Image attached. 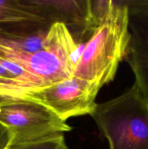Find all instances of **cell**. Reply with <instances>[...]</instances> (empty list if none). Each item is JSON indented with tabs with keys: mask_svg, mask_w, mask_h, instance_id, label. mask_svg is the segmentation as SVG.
I'll return each mask as SVG.
<instances>
[{
	"mask_svg": "<svg viewBox=\"0 0 148 149\" xmlns=\"http://www.w3.org/2000/svg\"><path fill=\"white\" fill-rule=\"evenodd\" d=\"M98 24L84 45L73 76L100 87L115 77L126 58L130 42L129 7L126 1H93Z\"/></svg>",
	"mask_w": 148,
	"mask_h": 149,
	"instance_id": "6da1fadb",
	"label": "cell"
},
{
	"mask_svg": "<svg viewBox=\"0 0 148 149\" xmlns=\"http://www.w3.org/2000/svg\"><path fill=\"white\" fill-rule=\"evenodd\" d=\"M90 116L109 149H148V100L136 84L115 98L97 103Z\"/></svg>",
	"mask_w": 148,
	"mask_h": 149,
	"instance_id": "7a4b0ae2",
	"label": "cell"
},
{
	"mask_svg": "<svg viewBox=\"0 0 148 149\" xmlns=\"http://www.w3.org/2000/svg\"><path fill=\"white\" fill-rule=\"evenodd\" d=\"M85 43H77L65 25L54 23L44 49L33 53L1 52L2 58L17 64L44 87L73 76Z\"/></svg>",
	"mask_w": 148,
	"mask_h": 149,
	"instance_id": "3957f363",
	"label": "cell"
},
{
	"mask_svg": "<svg viewBox=\"0 0 148 149\" xmlns=\"http://www.w3.org/2000/svg\"><path fill=\"white\" fill-rule=\"evenodd\" d=\"M0 123L10 130L11 143L34 141L72 130L46 106L28 98L0 102Z\"/></svg>",
	"mask_w": 148,
	"mask_h": 149,
	"instance_id": "277c9868",
	"label": "cell"
},
{
	"mask_svg": "<svg viewBox=\"0 0 148 149\" xmlns=\"http://www.w3.org/2000/svg\"><path fill=\"white\" fill-rule=\"evenodd\" d=\"M100 89L96 83L73 76L28 90L24 98L44 105L66 122L70 118L91 115L97 106L95 100Z\"/></svg>",
	"mask_w": 148,
	"mask_h": 149,
	"instance_id": "5b68a950",
	"label": "cell"
},
{
	"mask_svg": "<svg viewBox=\"0 0 148 149\" xmlns=\"http://www.w3.org/2000/svg\"><path fill=\"white\" fill-rule=\"evenodd\" d=\"M38 14L51 25H65L77 43H86L98 24L93 1L29 0Z\"/></svg>",
	"mask_w": 148,
	"mask_h": 149,
	"instance_id": "8992f818",
	"label": "cell"
},
{
	"mask_svg": "<svg viewBox=\"0 0 148 149\" xmlns=\"http://www.w3.org/2000/svg\"><path fill=\"white\" fill-rule=\"evenodd\" d=\"M130 42L126 60L136 87L148 100V0L126 1Z\"/></svg>",
	"mask_w": 148,
	"mask_h": 149,
	"instance_id": "52a82bcc",
	"label": "cell"
},
{
	"mask_svg": "<svg viewBox=\"0 0 148 149\" xmlns=\"http://www.w3.org/2000/svg\"><path fill=\"white\" fill-rule=\"evenodd\" d=\"M52 25L38 14L29 0H0V33L31 34Z\"/></svg>",
	"mask_w": 148,
	"mask_h": 149,
	"instance_id": "ba28073f",
	"label": "cell"
},
{
	"mask_svg": "<svg viewBox=\"0 0 148 149\" xmlns=\"http://www.w3.org/2000/svg\"><path fill=\"white\" fill-rule=\"evenodd\" d=\"M66 146L62 133L55 134L28 142L11 143L7 149H61Z\"/></svg>",
	"mask_w": 148,
	"mask_h": 149,
	"instance_id": "9c48e42d",
	"label": "cell"
},
{
	"mask_svg": "<svg viewBox=\"0 0 148 149\" xmlns=\"http://www.w3.org/2000/svg\"><path fill=\"white\" fill-rule=\"evenodd\" d=\"M12 140L10 130L0 123V149H7Z\"/></svg>",
	"mask_w": 148,
	"mask_h": 149,
	"instance_id": "30bf717a",
	"label": "cell"
},
{
	"mask_svg": "<svg viewBox=\"0 0 148 149\" xmlns=\"http://www.w3.org/2000/svg\"><path fill=\"white\" fill-rule=\"evenodd\" d=\"M7 100V99H4V98H1V97H0V102L4 101V100ZM8 100H10V99H8Z\"/></svg>",
	"mask_w": 148,
	"mask_h": 149,
	"instance_id": "8fae6325",
	"label": "cell"
},
{
	"mask_svg": "<svg viewBox=\"0 0 148 149\" xmlns=\"http://www.w3.org/2000/svg\"><path fill=\"white\" fill-rule=\"evenodd\" d=\"M61 149H68V147H67V146H65V147H64V148H61Z\"/></svg>",
	"mask_w": 148,
	"mask_h": 149,
	"instance_id": "7c38bea8",
	"label": "cell"
},
{
	"mask_svg": "<svg viewBox=\"0 0 148 149\" xmlns=\"http://www.w3.org/2000/svg\"><path fill=\"white\" fill-rule=\"evenodd\" d=\"M0 58H1V52H0Z\"/></svg>",
	"mask_w": 148,
	"mask_h": 149,
	"instance_id": "4fadbf2b",
	"label": "cell"
}]
</instances>
